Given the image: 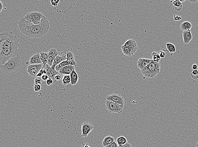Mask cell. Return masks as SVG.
<instances>
[{
    "mask_svg": "<svg viewBox=\"0 0 198 147\" xmlns=\"http://www.w3.org/2000/svg\"><path fill=\"white\" fill-rule=\"evenodd\" d=\"M20 31L23 34L29 37H41L48 32L50 25L48 19L44 16L39 24L36 25L30 22L23 18L18 23Z\"/></svg>",
    "mask_w": 198,
    "mask_h": 147,
    "instance_id": "6da1fadb",
    "label": "cell"
},
{
    "mask_svg": "<svg viewBox=\"0 0 198 147\" xmlns=\"http://www.w3.org/2000/svg\"><path fill=\"white\" fill-rule=\"evenodd\" d=\"M22 65V59L20 55L10 59L6 63L1 66V69L3 73L9 75L17 73Z\"/></svg>",
    "mask_w": 198,
    "mask_h": 147,
    "instance_id": "7a4b0ae2",
    "label": "cell"
},
{
    "mask_svg": "<svg viewBox=\"0 0 198 147\" xmlns=\"http://www.w3.org/2000/svg\"><path fill=\"white\" fill-rule=\"evenodd\" d=\"M20 40L12 32H3L0 34V49L19 47Z\"/></svg>",
    "mask_w": 198,
    "mask_h": 147,
    "instance_id": "3957f363",
    "label": "cell"
},
{
    "mask_svg": "<svg viewBox=\"0 0 198 147\" xmlns=\"http://www.w3.org/2000/svg\"><path fill=\"white\" fill-rule=\"evenodd\" d=\"M19 47L0 49V65H2L12 58L20 55Z\"/></svg>",
    "mask_w": 198,
    "mask_h": 147,
    "instance_id": "277c9868",
    "label": "cell"
},
{
    "mask_svg": "<svg viewBox=\"0 0 198 147\" xmlns=\"http://www.w3.org/2000/svg\"><path fill=\"white\" fill-rule=\"evenodd\" d=\"M161 69L160 63L152 61L144 69L141 70L144 78H153L160 73Z\"/></svg>",
    "mask_w": 198,
    "mask_h": 147,
    "instance_id": "5b68a950",
    "label": "cell"
},
{
    "mask_svg": "<svg viewBox=\"0 0 198 147\" xmlns=\"http://www.w3.org/2000/svg\"><path fill=\"white\" fill-rule=\"evenodd\" d=\"M42 13L38 11H33L27 13L23 17L25 20L34 24H39L41 20L44 17Z\"/></svg>",
    "mask_w": 198,
    "mask_h": 147,
    "instance_id": "8992f818",
    "label": "cell"
},
{
    "mask_svg": "<svg viewBox=\"0 0 198 147\" xmlns=\"http://www.w3.org/2000/svg\"><path fill=\"white\" fill-rule=\"evenodd\" d=\"M106 108L108 111L111 113L120 114L122 113L124 108V106L118 104L114 102L106 100L105 102Z\"/></svg>",
    "mask_w": 198,
    "mask_h": 147,
    "instance_id": "52a82bcc",
    "label": "cell"
},
{
    "mask_svg": "<svg viewBox=\"0 0 198 147\" xmlns=\"http://www.w3.org/2000/svg\"><path fill=\"white\" fill-rule=\"evenodd\" d=\"M43 67L42 64L29 65L27 68V72L31 77H36Z\"/></svg>",
    "mask_w": 198,
    "mask_h": 147,
    "instance_id": "ba28073f",
    "label": "cell"
},
{
    "mask_svg": "<svg viewBox=\"0 0 198 147\" xmlns=\"http://www.w3.org/2000/svg\"><path fill=\"white\" fill-rule=\"evenodd\" d=\"M107 101H110L121 105H125V100L124 98L119 94H113L108 95L106 97Z\"/></svg>",
    "mask_w": 198,
    "mask_h": 147,
    "instance_id": "9c48e42d",
    "label": "cell"
},
{
    "mask_svg": "<svg viewBox=\"0 0 198 147\" xmlns=\"http://www.w3.org/2000/svg\"><path fill=\"white\" fill-rule=\"evenodd\" d=\"M81 128L82 132L81 136L86 138L89 134L93 130L94 126L89 121H85L82 124Z\"/></svg>",
    "mask_w": 198,
    "mask_h": 147,
    "instance_id": "30bf717a",
    "label": "cell"
},
{
    "mask_svg": "<svg viewBox=\"0 0 198 147\" xmlns=\"http://www.w3.org/2000/svg\"><path fill=\"white\" fill-rule=\"evenodd\" d=\"M138 48L137 45L131 47H126L123 45L121 47L122 51L123 54L128 57H130L134 54L138 50Z\"/></svg>",
    "mask_w": 198,
    "mask_h": 147,
    "instance_id": "8fae6325",
    "label": "cell"
},
{
    "mask_svg": "<svg viewBox=\"0 0 198 147\" xmlns=\"http://www.w3.org/2000/svg\"><path fill=\"white\" fill-rule=\"evenodd\" d=\"M48 55V63L47 64L52 67L54 59L58 55V53L55 48H51L49 51Z\"/></svg>",
    "mask_w": 198,
    "mask_h": 147,
    "instance_id": "7c38bea8",
    "label": "cell"
},
{
    "mask_svg": "<svg viewBox=\"0 0 198 147\" xmlns=\"http://www.w3.org/2000/svg\"><path fill=\"white\" fill-rule=\"evenodd\" d=\"M152 59H145L140 58L137 61V65L141 70L147 67L149 64L152 61Z\"/></svg>",
    "mask_w": 198,
    "mask_h": 147,
    "instance_id": "4fadbf2b",
    "label": "cell"
},
{
    "mask_svg": "<svg viewBox=\"0 0 198 147\" xmlns=\"http://www.w3.org/2000/svg\"><path fill=\"white\" fill-rule=\"evenodd\" d=\"M46 69L47 71V74L49 78H52L53 80H55V77L57 75L59 74L58 72H57L56 69H52L51 67H50L48 64H47L45 66L43 67V68Z\"/></svg>",
    "mask_w": 198,
    "mask_h": 147,
    "instance_id": "5bb4252c",
    "label": "cell"
},
{
    "mask_svg": "<svg viewBox=\"0 0 198 147\" xmlns=\"http://www.w3.org/2000/svg\"><path fill=\"white\" fill-rule=\"evenodd\" d=\"M73 70H75V66L69 65L61 68L59 73L64 75H70Z\"/></svg>",
    "mask_w": 198,
    "mask_h": 147,
    "instance_id": "9a60e30c",
    "label": "cell"
},
{
    "mask_svg": "<svg viewBox=\"0 0 198 147\" xmlns=\"http://www.w3.org/2000/svg\"><path fill=\"white\" fill-rule=\"evenodd\" d=\"M183 37L185 44H188L193 39L192 34L191 30L183 31Z\"/></svg>",
    "mask_w": 198,
    "mask_h": 147,
    "instance_id": "2e32d148",
    "label": "cell"
},
{
    "mask_svg": "<svg viewBox=\"0 0 198 147\" xmlns=\"http://www.w3.org/2000/svg\"><path fill=\"white\" fill-rule=\"evenodd\" d=\"M69 65L75 66H77V63L75 61H69L66 60L64 61L63 62H61L59 65H58L56 67V68H55V69H56L57 72H59L60 70V69H61V68H62V67H64L65 66H66Z\"/></svg>",
    "mask_w": 198,
    "mask_h": 147,
    "instance_id": "e0dca14e",
    "label": "cell"
},
{
    "mask_svg": "<svg viewBox=\"0 0 198 147\" xmlns=\"http://www.w3.org/2000/svg\"><path fill=\"white\" fill-rule=\"evenodd\" d=\"M29 62L30 65L42 64L40 58V53L34 54L33 56L30 57V58Z\"/></svg>",
    "mask_w": 198,
    "mask_h": 147,
    "instance_id": "ac0fdd59",
    "label": "cell"
},
{
    "mask_svg": "<svg viewBox=\"0 0 198 147\" xmlns=\"http://www.w3.org/2000/svg\"><path fill=\"white\" fill-rule=\"evenodd\" d=\"M66 60V55H64V54L61 56L58 55L54 59L52 67H51L53 69H55V68L58 65H59L61 62H63L64 61Z\"/></svg>",
    "mask_w": 198,
    "mask_h": 147,
    "instance_id": "d6986e66",
    "label": "cell"
},
{
    "mask_svg": "<svg viewBox=\"0 0 198 147\" xmlns=\"http://www.w3.org/2000/svg\"><path fill=\"white\" fill-rule=\"evenodd\" d=\"M71 77V84L72 85H75L78 82L79 77L77 74L75 70H73L70 74Z\"/></svg>",
    "mask_w": 198,
    "mask_h": 147,
    "instance_id": "ffe728a7",
    "label": "cell"
},
{
    "mask_svg": "<svg viewBox=\"0 0 198 147\" xmlns=\"http://www.w3.org/2000/svg\"><path fill=\"white\" fill-rule=\"evenodd\" d=\"M115 139L113 137L111 136H108L105 137L102 142V145L103 146L106 147L110 144H112V143L115 141Z\"/></svg>",
    "mask_w": 198,
    "mask_h": 147,
    "instance_id": "44dd1931",
    "label": "cell"
},
{
    "mask_svg": "<svg viewBox=\"0 0 198 147\" xmlns=\"http://www.w3.org/2000/svg\"><path fill=\"white\" fill-rule=\"evenodd\" d=\"M192 27V24L188 21H184L180 25V29L183 31L191 30Z\"/></svg>",
    "mask_w": 198,
    "mask_h": 147,
    "instance_id": "7402d4cb",
    "label": "cell"
},
{
    "mask_svg": "<svg viewBox=\"0 0 198 147\" xmlns=\"http://www.w3.org/2000/svg\"><path fill=\"white\" fill-rule=\"evenodd\" d=\"M39 53H40V58H41L43 65V66H45L48 63V53L44 52H41Z\"/></svg>",
    "mask_w": 198,
    "mask_h": 147,
    "instance_id": "603a6c76",
    "label": "cell"
},
{
    "mask_svg": "<svg viewBox=\"0 0 198 147\" xmlns=\"http://www.w3.org/2000/svg\"><path fill=\"white\" fill-rule=\"evenodd\" d=\"M173 4L175 10L177 11H180L183 8V4L179 0H175L173 2Z\"/></svg>",
    "mask_w": 198,
    "mask_h": 147,
    "instance_id": "cb8c5ba5",
    "label": "cell"
},
{
    "mask_svg": "<svg viewBox=\"0 0 198 147\" xmlns=\"http://www.w3.org/2000/svg\"><path fill=\"white\" fill-rule=\"evenodd\" d=\"M116 142L118 146H119V147L123 145L126 144V143L128 142L126 138L123 136H121L118 137L117 139Z\"/></svg>",
    "mask_w": 198,
    "mask_h": 147,
    "instance_id": "d4e9b609",
    "label": "cell"
},
{
    "mask_svg": "<svg viewBox=\"0 0 198 147\" xmlns=\"http://www.w3.org/2000/svg\"><path fill=\"white\" fill-rule=\"evenodd\" d=\"M123 45L126 47H131L136 46L137 45V43L135 40L134 39H130L128 40L124 43Z\"/></svg>",
    "mask_w": 198,
    "mask_h": 147,
    "instance_id": "484cf974",
    "label": "cell"
},
{
    "mask_svg": "<svg viewBox=\"0 0 198 147\" xmlns=\"http://www.w3.org/2000/svg\"><path fill=\"white\" fill-rule=\"evenodd\" d=\"M152 60L155 62L159 63L160 61L161 60V58L159 53L156 52L154 51L152 53Z\"/></svg>",
    "mask_w": 198,
    "mask_h": 147,
    "instance_id": "4316f807",
    "label": "cell"
},
{
    "mask_svg": "<svg viewBox=\"0 0 198 147\" xmlns=\"http://www.w3.org/2000/svg\"><path fill=\"white\" fill-rule=\"evenodd\" d=\"M166 46L169 51L170 53H175L176 52V47L175 45L171 43H166Z\"/></svg>",
    "mask_w": 198,
    "mask_h": 147,
    "instance_id": "83f0119b",
    "label": "cell"
},
{
    "mask_svg": "<svg viewBox=\"0 0 198 147\" xmlns=\"http://www.w3.org/2000/svg\"><path fill=\"white\" fill-rule=\"evenodd\" d=\"M62 83L64 85H67L71 83L70 75H64L62 79Z\"/></svg>",
    "mask_w": 198,
    "mask_h": 147,
    "instance_id": "f1b7e54d",
    "label": "cell"
},
{
    "mask_svg": "<svg viewBox=\"0 0 198 147\" xmlns=\"http://www.w3.org/2000/svg\"><path fill=\"white\" fill-rule=\"evenodd\" d=\"M66 60L69 61H74L75 58L73 53L71 51H68L66 52Z\"/></svg>",
    "mask_w": 198,
    "mask_h": 147,
    "instance_id": "f546056e",
    "label": "cell"
},
{
    "mask_svg": "<svg viewBox=\"0 0 198 147\" xmlns=\"http://www.w3.org/2000/svg\"><path fill=\"white\" fill-rule=\"evenodd\" d=\"M191 76L192 78L194 80H197L198 79V69L193 70L191 74Z\"/></svg>",
    "mask_w": 198,
    "mask_h": 147,
    "instance_id": "4dcf8cb0",
    "label": "cell"
},
{
    "mask_svg": "<svg viewBox=\"0 0 198 147\" xmlns=\"http://www.w3.org/2000/svg\"><path fill=\"white\" fill-rule=\"evenodd\" d=\"M34 82L35 84L41 85L42 83V78H41V77H36L35 78Z\"/></svg>",
    "mask_w": 198,
    "mask_h": 147,
    "instance_id": "1f68e13d",
    "label": "cell"
},
{
    "mask_svg": "<svg viewBox=\"0 0 198 147\" xmlns=\"http://www.w3.org/2000/svg\"><path fill=\"white\" fill-rule=\"evenodd\" d=\"M60 1H54V0H51L50 1V2L51 4L55 8V9H56V7H57Z\"/></svg>",
    "mask_w": 198,
    "mask_h": 147,
    "instance_id": "d6a6232c",
    "label": "cell"
},
{
    "mask_svg": "<svg viewBox=\"0 0 198 147\" xmlns=\"http://www.w3.org/2000/svg\"><path fill=\"white\" fill-rule=\"evenodd\" d=\"M46 74H47V71H46V69L42 68L39 71V73L37 76V77H40L41 76H42L43 75Z\"/></svg>",
    "mask_w": 198,
    "mask_h": 147,
    "instance_id": "836d02e7",
    "label": "cell"
},
{
    "mask_svg": "<svg viewBox=\"0 0 198 147\" xmlns=\"http://www.w3.org/2000/svg\"><path fill=\"white\" fill-rule=\"evenodd\" d=\"M41 86L40 85H38V84H35L34 85V90L36 92H38L39 91L41 90Z\"/></svg>",
    "mask_w": 198,
    "mask_h": 147,
    "instance_id": "e575fe53",
    "label": "cell"
},
{
    "mask_svg": "<svg viewBox=\"0 0 198 147\" xmlns=\"http://www.w3.org/2000/svg\"><path fill=\"white\" fill-rule=\"evenodd\" d=\"M105 147H119V146L117 144V142L115 141L112 144H110V145H108V146H107Z\"/></svg>",
    "mask_w": 198,
    "mask_h": 147,
    "instance_id": "d590c367",
    "label": "cell"
},
{
    "mask_svg": "<svg viewBox=\"0 0 198 147\" xmlns=\"http://www.w3.org/2000/svg\"><path fill=\"white\" fill-rule=\"evenodd\" d=\"M47 86H50L53 83V80L52 78H49L46 82Z\"/></svg>",
    "mask_w": 198,
    "mask_h": 147,
    "instance_id": "8d00e7d4",
    "label": "cell"
},
{
    "mask_svg": "<svg viewBox=\"0 0 198 147\" xmlns=\"http://www.w3.org/2000/svg\"><path fill=\"white\" fill-rule=\"evenodd\" d=\"M174 19L175 21H180L182 20V18L181 17L177 15H174Z\"/></svg>",
    "mask_w": 198,
    "mask_h": 147,
    "instance_id": "74e56055",
    "label": "cell"
},
{
    "mask_svg": "<svg viewBox=\"0 0 198 147\" xmlns=\"http://www.w3.org/2000/svg\"><path fill=\"white\" fill-rule=\"evenodd\" d=\"M49 77L47 75L45 74L43 75L42 76V81H44V82H47L48 79H49Z\"/></svg>",
    "mask_w": 198,
    "mask_h": 147,
    "instance_id": "f35d334b",
    "label": "cell"
},
{
    "mask_svg": "<svg viewBox=\"0 0 198 147\" xmlns=\"http://www.w3.org/2000/svg\"><path fill=\"white\" fill-rule=\"evenodd\" d=\"M62 79V75L59 74L57 75L55 77V80L56 81H60V80H61Z\"/></svg>",
    "mask_w": 198,
    "mask_h": 147,
    "instance_id": "ab89813d",
    "label": "cell"
},
{
    "mask_svg": "<svg viewBox=\"0 0 198 147\" xmlns=\"http://www.w3.org/2000/svg\"><path fill=\"white\" fill-rule=\"evenodd\" d=\"M159 55H160V57H161V58H164L166 56L165 53L163 51H160Z\"/></svg>",
    "mask_w": 198,
    "mask_h": 147,
    "instance_id": "60d3db41",
    "label": "cell"
},
{
    "mask_svg": "<svg viewBox=\"0 0 198 147\" xmlns=\"http://www.w3.org/2000/svg\"><path fill=\"white\" fill-rule=\"evenodd\" d=\"M120 147H132L131 144L129 142H127L126 144H124L122 146Z\"/></svg>",
    "mask_w": 198,
    "mask_h": 147,
    "instance_id": "b9f144b4",
    "label": "cell"
},
{
    "mask_svg": "<svg viewBox=\"0 0 198 147\" xmlns=\"http://www.w3.org/2000/svg\"><path fill=\"white\" fill-rule=\"evenodd\" d=\"M198 65H197V64H194L192 66V69L193 70L198 69Z\"/></svg>",
    "mask_w": 198,
    "mask_h": 147,
    "instance_id": "7bdbcfd3",
    "label": "cell"
},
{
    "mask_svg": "<svg viewBox=\"0 0 198 147\" xmlns=\"http://www.w3.org/2000/svg\"><path fill=\"white\" fill-rule=\"evenodd\" d=\"M0 6H1V7H0V12H1L3 9V5L1 1H0Z\"/></svg>",
    "mask_w": 198,
    "mask_h": 147,
    "instance_id": "ee69618b",
    "label": "cell"
},
{
    "mask_svg": "<svg viewBox=\"0 0 198 147\" xmlns=\"http://www.w3.org/2000/svg\"><path fill=\"white\" fill-rule=\"evenodd\" d=\"M82 147H91L89 146H88V143H86V144H85V145H84V144H83V145H82Z\"/></svg>",
    "mask_w": 198,
    "mask_h": 147,
    "instance_id": "f6af8a7d",
    "label": "cell"
},
{
    "mask_svg": "<svg viewBox=\"0 0 198 147\" xmlns=\"http://www.w3.org/2000/svg\"><path fill=\"white\" fill-rule=\"evenodd\" d=\"M198 0H197V1H189L192 3H196L197 2H198Z\"/></svg>",
    "mask_w": 198,
    "mask_h": 147,
    "instance_id": "bcb514c9",
    "label": "cell"
},
{
    "mask_svg": "<svg viewBox=\"0 0 198 147\" xmlns=\"http://www.w3.org/2000/svg\"><path fill=\"white\" fill-rule=\"evenodd\" d=\"M179 1H180V2H181V3H183V2H184L185 1V0H184V1H181V0H179Z\"/></svg>",
    "mask_w": 198,
    "mask_h": 147,
    "instance_id": "7dc6e473",
    "label": "cell"
},
{
    "mask_svg": "<svg viewBox=\"0 0 198 147\" xmlns=\"http://www.w3.org/2000/svg\"><path fill=\"white\" fill-rule=\"evenodd\" d=\"M196 146H197V147H198V142L197 143V145H196Z\"/></svg>",
    "mask_w": 198,
    "mask_h": 147,
    "instance_id": "c3c4849f",
    "label": "cell"
},
{
    "mask_svg": "<svg viewBox=\"0 0 198 147\" xmlns=\"http://www.w3.org/2000/svg\"></svg>",
    "mask_w": 198,
    "mask_h": 147,
    "instance_id": "681fc988",
    "label": "cell"
}]
</instances>
